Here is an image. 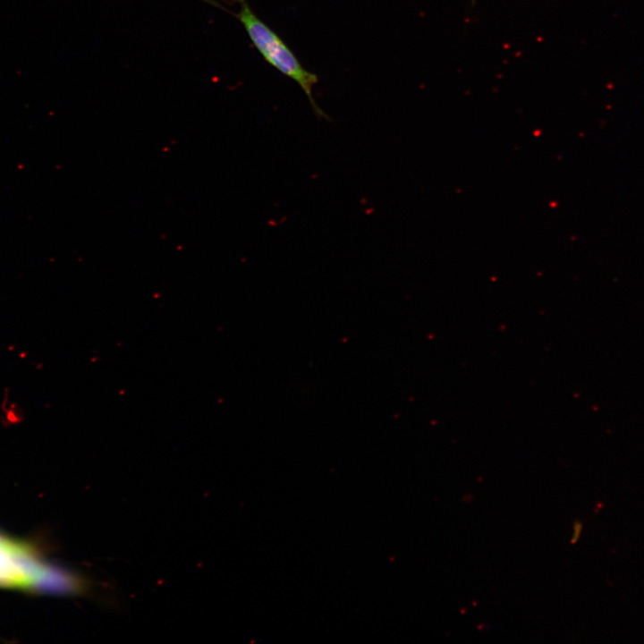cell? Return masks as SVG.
<instances>
[{
	"mask_svg": "<svg viewBox=\"0 0 644 644\" xmlns=\"http://www.w3.org/2000/svg\"><path fill=\"white\" fill-rule=\"evenodd\" d=\"M234 16L243 26L251 43L265 61L301 89L315 115L328 120V115L319 107L313 97V88L318 82V76L307 70L286 43L251 9L247 0H233L239 5L237 12L225 9L215 0H203Z\"/></svg>",
	"mask_w": 644,
	"mask_h": 644,
	"instance_id": "1",
	"label": "cell"
},
{
	"mask_svg": "<svg viewBox=\"0 0 644 644\" xmlns=\"http://www.w3.org/2000/svg\"><path fill=\"white\" fill-rule=\"evenodd\" d=\"M56 568L41 562L30 548L8 538L0 541V587L49 591Z\"/></svg>",
	"mask_w": 644,
	"mask_h": 644,
	"instance_id": "2",
	"label": "cell"
},
{
	"mask_svg": "<svg viewBox=\"0 0 644 644\" xmlns=\"http://www.w3.org/2000/svg\"><path fill=\"white\" fill-rule=\"evenodd\" d=\"M4 538H5L4 536H2V535L0 534V541L3 540Z\"/></svg>",
	"mask_w": 644,
	"mask_h": 644,
	"instance_id": "3",
	"label": "cell"
}]
</instances>
